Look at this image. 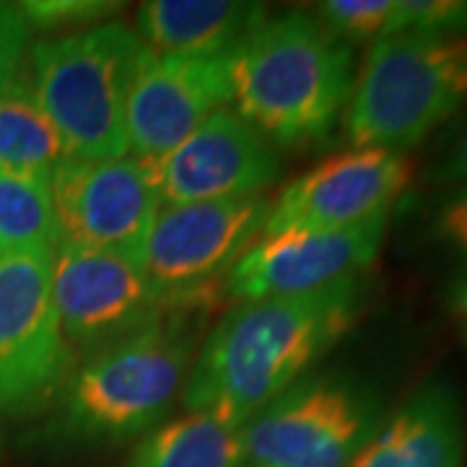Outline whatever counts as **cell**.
Segmentation results:
<instances>
[{
	"label": "cell",
	"mask_w": 467,
	"mask_h": 467,
	"mask_svg": "<svg viewBox=\"0 0 467 467\" xmlns=\"http://www.w3.org/2000/svg\"><path fill=\"white\" fill-rule=\"evenodd\" d=\"M125 467H244L242 429L187 410L140 439Z\"/></svg>",
	"instance_id": "17"
},
{
	"label": "cell",
	"mask_w": 467,
	"mask_h": 467,
	"mask_svg": "<svg viewBox=\"0 0 467 467\" xmlns=\"http://www.w3.org/2000/svg\"><path fill=\"white\" fill-rule=\"evenodd\" d=\"M67 159L60 135L39 107L29 73H18L0 91V169L50 180Z\"/></svg>",
	"instance_id": "18"
},
{
	"label": "cell",
	"mask_w": 467,
	"mask_h": 467,
	"mask_svg": "<svg viewBox=\"0 0 467 467\" xmlns=\"http://www.w3.org/2000/svg\"><path fill=\"white\" fill-rule=\"evenodd\" d=\"M192 335L180 319H156L88 356L67 382L63 431L84 441H122L167 416L190 374Z\"/></svg>",
	"instance_id": "5"
},
{
	"label": "cell",
	"mask_w": 467,
	"mask_h": 467,
	"mask_svg": "<svg viewBox=\"0 0 467 467\" xmlns=\"http://www.w3.org/2000/svg\"><path fill=\"white\" fill-rule=\"evenodd\" d=\"M143 39L122 21L42 39L29 78L67 159L128 156V97Z\"/></svg>",
	"instance_id": "3"
},
{
	"label": "cell",
	"mask_w": 467,
	"mask_h": 467,
	"mask_svg": "<svg viewBox=\"0 0 467 467\" xmlns=\"http://www.w3.org/2000/svg\"><path fill=\"white\" fill-rule=\"evenodd\" d=\"M382 398L364 379L301 377L242 426L244 467H348L382 423Z\"/></svg>",
	"instance_id": "6"
},
{
	"label": "cell",
	"mask_w": 467,
	"mask_h": 467,
	"mask_svg": "<svg viewBox=\"0 0 467 467\" xmlns=\"http://www.w3.org/2000/svg\"><path fill=\"white\" fill-rule=\"evenodd\" d=\"M32 26L18 5L0 3V91L24 70Z\"/></svg>",
	"instance_id": "24"
},
{
	"label": "cell",
	"mask_w": 467,
	"mask_h": 467,
	"mask_svg": "<svg viewBox=\"0 0 467 467\" xmlns=\"http://www.w3.org/2000/svg\"><path fill=\"white\" fill-rule=\"evenodd\" d=\"M50 250L0 252V410L39 400L66 377Z\"/></svg>",
	"instance_id": "9"
},
{
	"label": "cell",
	"mask_w": 467,
	"mask_h": 467,
	"mask_svg": "<svg viewBox=\"0 0 467 467\" xmlns=\"http://www.w3.org/2000/svg\"><path fill=\"white\" fill-rule=\"evenodd\" d=\"M413 161L400 150L350 149L299 174L270 202L265 232L346 229L389 216L413 182Z\"/></svg>",
	"instance_id": "11"
},
{
	"label": "cell",
	"mask_w": 467,
	"mask_h": 467,
	"mask_svg": "<svg viewBox=\"0 0 467 467\" xmlns=\"http://www.w3.org/2000/svg\"><path fill=\"white\" fill-rule=\"evenodd\" d=\"M135 21L143 45L161 55L229 57L265 24L267 8L232 0H150Z\"/></svg>",
	"instance_id": "16"
},
{
	"label": "cell",
	"mask_w": 467,
	"mask_h": 467,
	"mask_svg": "<svg viewBox=\"0 0 467 467\" xmlns=\"http://www.w3.org/2000/svg\"><path fill=\"white\" fill-rule=\"evenodd\" d=\"M467 101V34H389L368 47L346 109L353 149L405 150Z\"/></svg>",
	"instance_id": "4"
},
{
	"label": "cell",
	"mask_w": 467,
	"mask_h": 467,
	"mask_svg": "<svg viewBox=\"0 0 467 467\" xmlns=\"http://www.w3.org/2000/svg\"><path fill=\"white\" fill-rule=\"evenodd\" d=\"M467 34V0H395L387 34Z\"/></svg>",
	"instance_id": "22"
},
{
	"label": "cell",
	"mask_w": 467,
	"mask_h": 467,
	"mask_svg": "<svg viewBox=\"0 0 467 467\" xmlns=\"http://www.w3.org/2000/svg\"><path fill=\"white\" fill-rule=\"evenodd\" d=\"M429 182L439 187L467 182V115L457 117L439 140L434 164L429 169Z\"/></svg>",
	"instance_id": "25"
},
{
	"label": "cell",
	"mask_w": 467,
	"mask_h": 467,
	"mask_svg": "<svg viewBox=\"0 0 467 467\" xmlns=\"http://www.w3.org/2000/svg\"><path fill=\"white\" fill-rule=\"evenodd\" d=\"M387 221L377 216L346 229L260 234L229 270V294L236 301L299 296L364 275L382 250Z\"/></svg>",
	"instance_id": "12"
},
{
	"label": "cell",
	"mask_w": 467,
	"mask_h": 467,
	"mask_svg": "<svg viewBox=\"0 0 467 467\" xmlns=\"http://www.w3.org/2000/svg\"><path fill=\"white\" fill-rule=\"evenodd\" d=\"M52 296L66 343L86 356L164 317L138 260L63 242L52 254Z\"/></svg>",
	"instance_id": "10"
},
{
	"label": "cell",
	"mask_w": 467,
	"mask_h": 467,
	"mask_svg": "<svg viewBox=\"0 0 467 467\" xmlns=\"http://www.w3.org/2000/svg\"><path fill=\"white\" fill-rule=\"evenodd\" d=\"M60 242L133 257L149 239L161 201L140 159H63L50 177Z\"/></svg>",
	"instance_id": "8"
},
{
	"label": "cell",
	"mask_w": 467,
	"mask_h": 467,
	"mask_svg": "<svg viewBox=\"0 0 467 467\" xmlns=\"http://www.w3.org/2000/svg\"><path fill=\"white\" fill-rule=\"evenodd\" d=\"M60 226L50 180L0 169V252L57 250Z\"/></svg>",
	"instance_id": "19"
},
{
	"label": "cell",
	"mask_w": 467,
	"mask_h": 467,
	"mask_svg": "<svg viewBox=\"0 0 467 467\" xmlns=\"http://www.w3.org/2000/svg\"><path fill=\"white\" fill-rule=\"evenodd\" d=\"M18 8L26 16L32 29L67 34L104 24L112 14H117V8H122V3H109V0H39V3H21Z\"/></svg>",
	"instance_id": "23"
},
{
	"label": "cell",
	"mask_w": 467,
	"mask_h": 467,
	"mask_svg": "<svg viewBox=\"0 0 467 467\" xmlns=\"http://www.w3.org/2000/svg\"><path fill=\"white\" fill-rule=\"evenodd\" d=\"M267 213L270 201L263 195L159 211L140 252V267L164 312L198 304L218 278H226L265 232Z\"/></svg>",
	"instance_id": "7"
},
{
	"label": "cell",
	"mask_w": 467,
	"mask_h": 467,
	"mask_svg": "<svg viewBox=\"0 0 467 467\" xmlns=\"http://www.w3.org/2000/svg\"><path fill=\"white\" fill-rule=\"evenodd\" d=\"M465 457L462 395L450 379H434L384 418L348 467H465Z\"/></svg>",
	"instance_id": "15"
},
{
	"label": "cell",
	"mask_w": 467,
	"mask_h": 467,
	"mask_svg": "<svg viewBox=\"0 0 467 467\" xmlns=\"http://www.w3.org/2000/svg\"><path fill=\"white\" fill-rule=\"evenodd\" d=\"M395 14V0H327L319 3L317 16L346 45L382 39Z\"/></svg>",
	"instance_id": "21"
},
{
	"label": "cell",
	"mask_w": 467,
	"mask_h": 467,
	"mask_svg": "<svg viewBox=\"0 0 467 467\" xmlns=\"http://www.w3.org/2000/svg\"><path fill=\"white\" fill-rule=\"evenodd\" d=\"M353 50L317 14L270 18L232 55V104L273 146L325 143L348 109Z\"/></svg>",
	"instance_id": "2"
},
{
	"label": "cell",
	"mask_w": 467,
	"mask_h": 467,
	"mask_svg": "<svg viewBox=\"0 0 467 467\" xmlns=\"http://www.w3.org/2000/svg\"><path fill=\"white\" fill-rule=\"evenodd\" d=\"M229 104L232 55L182 57L143 47L128 97V150L140 161L159 159Z\"/></svg>",
	"instance_id": "14"
},
{
	"label": "cell",
	"mask_w": 467,
	"mask_h": 467,
	"mask_svg": "<svg viewBox=\"0 0 467 467\" xmlns=\"http://www.w3.org/2000/svg\"><path fill=\"white\" fill-rule=\"evenodd\" d=\"M143 164L161 205L252 198L281 177L275 146L229 107L208 117L177 149Z\"/></svg>",
	"instance_id": "13"
},
{
	"label": "cell",
	"mask_w": 467,
	"mask_h": 467,
	"mask_svg": "<svg viewBox=\"0 0 467 467\" xmlns=\"http://www.w3.org/2000/svg\"><path fill=\"white\" fill-rule=\"evenodd\" d=\"M450 309L454 315V322L460 325V330L467 340V278H457L450 291Z\"/></svg>",
	"instance_id": "26"
},
{
	"label": "cell",
	"mask_w": 467,
	"mask_h": 467,
	"mask_svg": "<svg viewBox=\"0 0 467 467\" xmlns=\"http://www.w3.org/2000/svg\"><path fill=\"white\" fill-rule=\"evenodd\" d=\"M426 242L467 278V182L447 184L426 202Z\"/></svg>",
	"instance_id": "20"
},
{
	"label": "cell",
	"mask_w": 467,
	"mask_h": 467,
	"mask_svg": "<svg viewBox=\"0 0 467 467\" xmlns=\"http://www.w3.org/2000/svg\"><path fill=\"white\" fill-rule=\"evenodd\" d=\"M364 299V275H356L312 294L239 301L187 374V410L242 429L353 330Z\"/></svg>",
	"instance_id": "1"
}]
</instances>
